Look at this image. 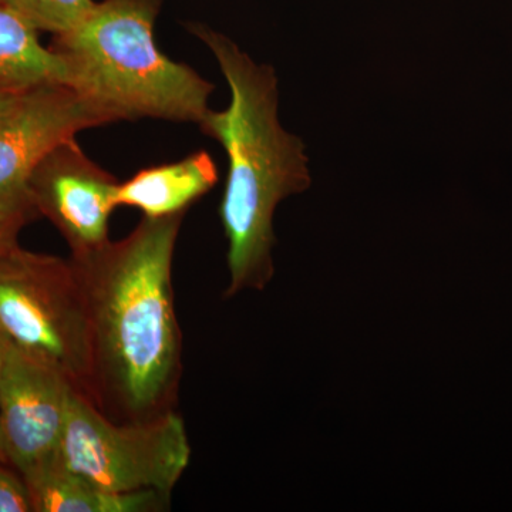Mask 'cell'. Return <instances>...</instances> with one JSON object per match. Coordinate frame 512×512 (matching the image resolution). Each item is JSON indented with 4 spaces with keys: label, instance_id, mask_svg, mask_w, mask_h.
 <instances>
[{
    "label": "cell",
    "instance_id": "1",
    "mask_svg": "<svg viewBox=\"0 0 512 512\" xmlns=\"http://www.w3.org/2000/svg\"><path fill=\"white\" fill-rule=\"evenodd\" d=\"M184 215L144 217L126 238L72 256L89 312L97 409L117 423L177 406L183 332L173 261Z\"/></svg>",
    "mask_w": 512,
    "mask_h": 512
},
{
    "label": "cell",
    "instance_id": "2",
    "mask_svg": "<svg viewBox=\"0 0 512 512\" xmlns=\"http://www.w3.org/2000/svg\"><path fill=\"white\" fill-rule=\"evenodd\" d=\"M188 30L220 64L231 90L224 111H208L198 126L228 157L220 218L228 241L225 296L262 291L274 278V215L279 202L308 190L311 175L301 138L279 123L278 80L268 64H256L229 37L202 23Z\"/></svg>",
    "mask_w": 512,
    "mask_h": 512
},
{
    "label": "cell",
    "instance_id": "3",
    "mask_svg": "<svg viewBox=\"0 0 512 512\" xmlns=\"http://www.w3.org/2000/svg\"><path fill=\"white\" fill-rule=\"evenodd\" d=\"M163 0H103L83 25L56 36L64 84L110 120L200 124L214 84L161 52L154 26Z\"/></svg>",
    "mask_w": 512,
    "mask_h": 512
},
{
    "label": "cell",
    "instance_id": "4",
    "mask_svg": "<svg viewBox=\"0 0 512 512\" xmlns=\"http://www.w3.org/2000/svg\"><path fill=\"white\" fill-rule=\"evenodd\" d=\"M0 332L97 407L89 312L72 259L19 244L0 256Z\"/></svg>",
    "mask_w": 512,
    "mask_h": 512
},
{
    "label": "cell",
    "instance_id": "5",
    "mask_svg": "<svg viewBox=\"0 0 512 512\" xmlns=\"http://www.w3.org/2000/svg\"><path fill=\"white\" fill-rule=\"evenodd\" d=\"M59 460L73 473L116 493L171 494L191 460L183 417L175 410L117 423L73 393Z\"/></svg>",
    "mask_w": 512,
    "mask_h": 512
},
{
    "label": "cell",
    "instance_id": "6",
    "mask_svg": "<svg viewBox=\"0 0 512 512\" xmlns=\"http://www.w3.org/2000/svg\"><path fill=\"white\" fill-rule=\"evenodd\" d=\"M73 387L5 338L0 373V457L26 476L59 457Z\"/></svg>",
    "mask_w": 512,
    "mask_h": 512
},
{
    "label": "cell",
    "instance_id": "7",
    "mask_svg": "<svg viewBox=\"0 0 512 512\" xmlns=\"http://www.w3.org/2000/svg\"><path fill=\"white\" fill-rule=\"evenodd\" d=\"M119 184L74 138L40 161L26 187L40 217L52 222L77 258L109 244Z\"/></svg>",
    "mask_w": 512,
    "mask_h": 512
},
{
    "label": "cell",
    "instance_id": "8",
    "mask_svg": "<svg viewBox=\"0 0 512 512\" xmlns=\"http://www.w3.org/2000/svg\"><path fill=\"white\" fill-rule=\"evenodd\" d=\"M110 120L82 94L47 83L19 94L0 117V194L28 190L30 174L60 144Z\"/></svg>",
    "mask_w": 512,
    "mask_h": 512
},
{
    "label": "cell",
    "instance_id": "9",
    "mask_svg": "<svg viewBox=\"0 0 512 512\" xmlns=\"http://www.w3.org/2000/svg\"><path fill=\"white\" fill-rule=\"evenodd\" d=\"M218 183V167L207 151L175 163L137 171L117 188V207H133L144 217L160 218L187 212Z\"/></svg>",
    "mask_w": 512,
    "mask_h": 512
},
{
    "label": "cell",
    "instance_id": "10",
    "mask_svg": "<svg viewBox=\"0 0 512 512\" xmlns=\"http://www.w3.org/2000/svg\"><path fill=\"white\" fill-rule=\"evenodd\" d=\"M22 478L33 512H158L170 508L171 494L116 493L73 473L59 457Z\"/></svg>",
    "mask_w": 512,
    "mask_h": 512
},
{
    "label": "cell",
    "instance_id": "11",
    "mask_svg": "<svg viewBox=\"0 0 512 512\" xmlns=\"http://www.w3.org/2000/svg\"><path fill=\"white\" fill-rule=\"evenodd\" d=\"M47 83H63L62 60L42 46L37 30L0 3V87L25 92Z\"/></svg>",
    "mask_w": 512,
    "mask_h": 512
},
{
    "label": "cell",
    "instance_id": "12",
    "mask_svg": "<svg viewBox=\"0 0 512 512\" xmlns=\"http://www.w3.org/2000/svg\"><path fill=\"white\" fill-rule=\"evenodd\" d=\"M35 30L56 36L73 32L92 15L94 0H0Z\"/></svg>",
    "mask_w": 512,
    "mask_h": 512
},
{
    "label": "cell",
    "instance_id": "13",
    "mask_svg": "<svg viewBox=\"0 0 512 512\" xmlns=\"http://www.w3.org/2000/svg\"><path fill=\"white\" fill-rule=\"evenodd\" d=\"M39 217L28 190L0 194V256L19 244L20 231Z\"/></svg>",
    "mask_w": 512,
    "mask_h": 512
},
{
    "label": "cell",
    "instance_id": "14",
    "mask_svg": "<svg viewBox=\"0 0 512 512\" xmlns=\"http://www.w3.org/2000/svg\"><path fill=\"white\" fill-rule=\"evenodd\" d=\"M2 464V463H0ZM0 512H33L28 485L20 474L0 466Z\"/></svg>",
    "mask_w": 512,
    "mask_h": 512
},
{
    "label": "cell",
    "instance_id": "15",
    "mask_svg": "<svg viewBox=\"0 0 512 512\" xmlns=\"http://www.w3.org/2000/svg\"><path fill=\"white\" fill-rule=\"evenodd\" d=\"M20 93L22 92H10V90H5L0 87V117L12 109Z\"/></svg>",
    "mask_w": 512,
    "mask_h": 512
},
{
    "label": "cell",
    "instance_id": "16",
    "mask_svg": "<svg viewBox=\"0 0 512 512\" xmlns=\"http://www.w3.org/2000/svg\"><path fill=\"white\" fill-rule=\"evenodd\" d=\"M3 349H5V336L0 332V373H2ZM0 463H2V457H0Z\"/></svg>",
    "mask_w": 512,
    "mask_h": 512
}]
</instances>
